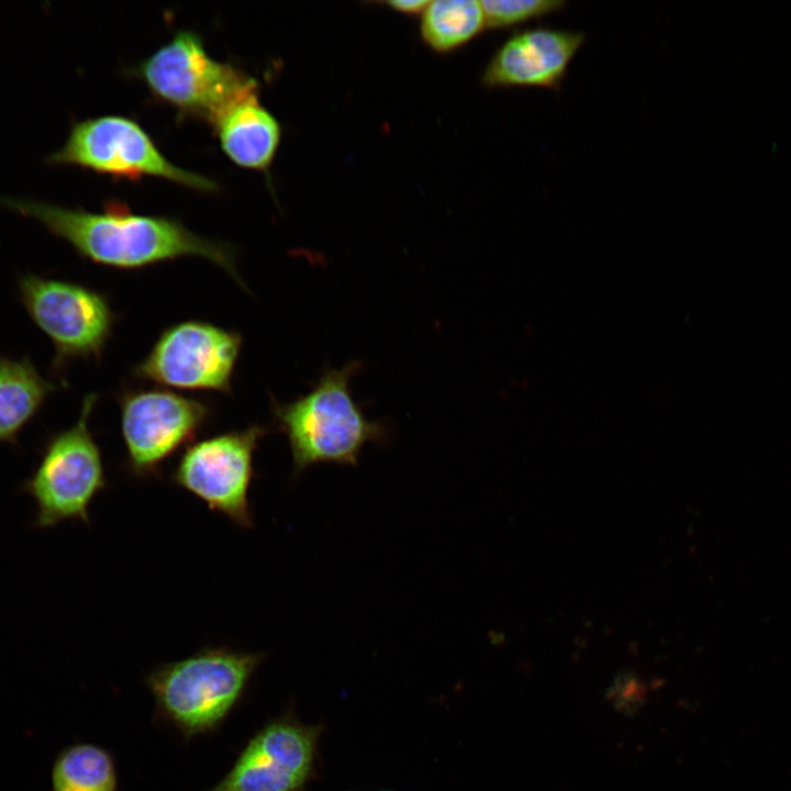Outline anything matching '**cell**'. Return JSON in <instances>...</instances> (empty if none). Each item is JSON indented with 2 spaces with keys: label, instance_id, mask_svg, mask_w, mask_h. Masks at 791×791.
Returning a JSON list of instances; mask_svg holds the SVG:
<instances>
[{
  "label": "cell",
  "instance_id": "e0dca14e",
  "mask_svg": "<svg viewBox=\"0 0 791 791\" xmlns=\"http://www.w3.org/2000/svg\"><path fill=\"white\" fill-rule=\"evenodd\" d=\"M486 27L504 30L539 20L560 11L562 0H484L481 1Z\"/></svg>",
  "mask_w": 791,
  "mask_h": 791
},
{
  "label": "cell",
  "instance_id": "277c9868",
  "mask_svg": "<svg viewBox=\"0 0 791 791\" xmlns=\"http://www.w3.org/2000/svg\"><path fill=\"white\" fill-rule=\"evenodd\" d=\"M127 73L179 118L209 125L233 102L259 90L256 78L213 58L203 38L192 30H178L171 40L132 66Z\"/></svg>",
  "mask_w": 791,
  "mask_h": 791
},
{
  "label": "cell",
  "instance_id": "7c38bea8",
  "mask_svg": "<svg viewBox=\"0 0 791 791\" xmlns=\"http://www.w3.org/2000/svg\"><path fill=\"white\" fill-rule=\"evenodd\" d=\"M586 34L549 26L528 27L512 34L487 64V88H545L558 90Z\"/></svg>",
  "mask_w": 791,
  "mask_h": 791
},
{
  "label": "cell",
  "instance_id": "52a82bcc",
  "mask_svg": "<svg viewBox=\"0 0 791 791\" xmlns=\"http://www.w3.org/2000/svg\"><path fill=\"white\" fill-rule=\"evenodd\" d=\"M18 293L32 322L54 347V374L62 376L76 359L101 360L116 322L103 292L69 280L25 274L19 278Z\"/></svg>",
  "mask_w": 791,
  "mask_h": 791
},
{
  "label": "cell",
  "instance_id": "ba28073f",
  "mask_svg": "<svg viewBox=\"0 0 791 791\" xmlns=\"http://www.w3.org/2000/svg\"><path fill=\"white\" fill-rule=\"evenodd\" d=\"M125 470L134 478L160 475L161 467L187 447L209 423L210 403L166 388H123L116 396Z\"/></svg>",
  "mask_w": 791,
  "mask_h": 791
},
{
  "label": "cell",
  "instance_id": "9a60e30c",
  "mask_svg": "<svg viewBox=\"0 0 791 791\" xmlns=\"http://www.w3.org/2000/svg\"><path fill=\"white\" fill-rule=\"evenodd\" d=\"M51 777L52 791H118L112 754L91 743H76L60 750Z\"/></svg>",
  "mask_w": 791,
  "mask_h": 791
},
{
  "label": "cell",
  "instance_id": "9c48e42d",
  "mask_svg": "<svg viewBox=\"0 0 791 791\" xmlns=\"http://www.w3.org/2000/svg\"><path fill=\"white\" fill-rule=\"evenodd\" d=\"M242 345L238 332L186 320L159 334L132 375L166 389L229 394Z\"/></svg>",
  "mask_w": 791,
  "mask_h": 791
},
{
  "label": "cell",
  "instance_id": "5bb4252c",
  "mask_svg": "<svg viewBox=\"0 0 791 791\" xmlns=\"http://www.w3.org/2000/svg\"><path fill=\"white\" fill-rule=\"evenodd\" d=\"M59 387L29 357L0 355V445L16 446L22 431Z\"/></svg>",
  "mask_w": 791,
  "mask_h": 791
},
{
  "label": "cell",
  "instance_id": "8fae6325",
  "mask_svg": "<svg viewBox=\"0 0 791 791\" xmlns=\"http://www.w3.org/2000/svg\"><path fill=\"white\" fill-rule=\"evenodd\" d=\"M322 728L286 713L247 740L225 776L205 791H305Z\"/></svg>",
  "mask_w": 791,
  "mask_h": 791
},
{
  "label": "cell",
  "instance_id": "4fadbf2b",
  "mask_svg": "<svg viewBox=\"0 0 791 791\" xmlns=\"http://www.w3.org/2000/svg\"><path fill=\"white\" fill-rule=\"evenodd\" d=\"M210 126L226 157L238 167L268 172L282 135L278 119L252 91L229 105Z\"/></svg>",
  "mask_w": 791,
  "mask_h": 791
},
{
  "label": "cell",
  "instance_id": "8992f818",
  "mask_svg": "<svg viewBox=\"0 0 791 791\" xmlns=\"http://www.w3.org/2000/svg\"><path fill=\"white\" fill-rule=\"evenodd\" d=\"M47 161L113 179L137 181L154 177L200 192L219 190L213 179L171 163L136 120L121 114L76 122L64 145Z\"/></svg>",
  "mask_w": 791,
  "mask_h": 791
},
{
  "label": "cell",
  "instance_id": "7a4b0ae2",
  "mask_svg": "<svg viewBox=\"0 0 791 791\" xmlns=\"http://www.w3.org/2000/svg\"><path fill=\"white\" fill-rule=\"evenodd\" d=\"M361 369L359 360L337 369L327 366L305 394L290 402L271 398L274 424L291 449L292 478L321 463L357 466L367 444L389 439V424L367 417L350 391Z\"/></svg>",
  "mask_w": 791,
  "mask_h": 791
},
{
  "label": "cell",
  "instance_id": "ac0fdd59",
  "mask_svg": "<svg viewBox=\"0 0 791 791\" xmlns=\"http://www.w3.org/2000/svg\"><path fill=\"white\" fill-rule=\"evenodd\" d=\"M430 1L426 0H392L386 2L390 9L404 14H422Z\"/></svg>",
  "mask_w": 791,
  "mask_h": 791
},
{
  "label": "cell",
  "instance_id": "30bf717a",
  "mask_svg": "<svg viewBox=\"0 0 791 791\" xmlns=\"http://www.w3.org/2000/svg\"><path fill=\"white\" fill-rule=\"evenodd\" d=\"M267 433V427L253 424L192 442L178 458L171 482L235 525L253 527L249 490L254 457Z\"/></svg>",
  "mask_w": 791,
  "mask_h": 791
},
{
  "label": "cell",
  "instance_id": "5b68a950",
  "mask_svg": "<svg viewBox=\"0 0 791 791\" xmlns=\"http://www.w3.org/2000/svg\"><path fill=\"white\" fill-rule=\"evenodd\" d=\"M97 393H88L77 421L51 434L37 465L20 490L34 503L30 526L47 530L67 522L90 524V508L108 487L101 450L89 427Z\"/></svg>",
  "mask_w": 791,
  "mask_h": 791
},
{
  "label": "cell",
  "instance_id": "2e32d148",
  "mask_svg": "<svg viewBox=\"0 0 791 791\" xmlns=\"http://www.w3.org/2000/svg\"><path fill=\"white\" fill-rule=\"evenodd\" d=\"M421 15L422 38L439 53L460 47L486 27L481 1L477 0L430 1Z\"/></svg>",
  "mask_w": 791,
  "mask_h": 791
},
{
  "label": "cell",
  "instance_id": "3957f363",
  "mask_svg": "<svg viewBox=\"0 0 791 791\" xmlns=\"http://www.w3.org/2000/svg\"><path fill=\"white\" fill-rule=\"evenodd\" d=\"M263 653L204 647L163 664L144 679L156 717L186 740L218 731L246 693Z\"/></svg>",
  "mask_w": 791,
  "mask_h": 791
},
{
  "label": "cell",
  "instance_id": "6da1fadb",
  "mask_svg": "<svg viewBox=\"0 0 791 791\" xmlns=\"http://www.w3.org/2000/svg\"><path fill=\"white\" fill-rule=\"evenodd\" d=\"M8 208L40 222L83 259L121 270H136L186 257L211 261L246 288L237 270L236 249L199 235L180 220L134 212L119 200L92 212L47 202L7 199Z\"/></svg>",
  "mask_w": 791,
  "mask_h": 791
}]
</instances>
